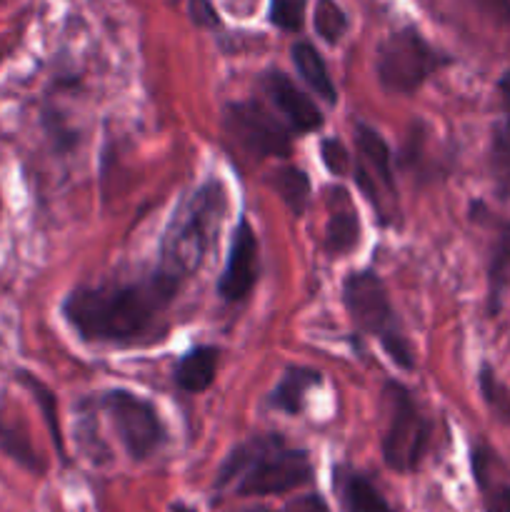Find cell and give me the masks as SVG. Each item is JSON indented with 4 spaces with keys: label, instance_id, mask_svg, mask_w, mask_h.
Returning a JSON list of instances; mask_svg holds the SVG:
<instances>
[{
    "label": "cell",
    "instance_id": "1",
    "mask_svg": "<svg viewBox=\"0 0 510 512\" xmlns=\"http://www.w3.org/2000/svg\"><path fill=\"white\" fill-rule=\"evenodd\" d=\"M180 280L155 268L153 273L118 283L80 285L63 300V318L88 343L128 345L153 333L160 315L170 308Z\"/></svg>",
    "mask_w": 510,
    "mask_h": 512
},
{
    "label": "cell",
    "instance_id": "2",
    "mask_svg": "<svg viewBox=\"0 0 510 512\" xmlns=\"http://www.w3.org/2000/svg\"><path fill=\"white\" fill-rule=\"evenodd\" d=\"M315 468L310 453L290 448L280 433L250 435L235 445L215 473V493L235 498H268L285 495L313 483Z\"/></svg>",
    "mask_w": 510,
    "mask_h": 512
},
{
    "label": "cell",
    "instance_id": "3",
    "mask_svg": "<svg viewBox=\"0 0 510 512\" xmlns=\"http://www.w3.org/2000/svg\"><path fill=\"white\" fill-rule=\"evenodd\" d=\"M223 213L225 190L218 180H208L198 190L185 195L163 233L158 268L175 275L180 283L198 273L218 240Z\"/></svg>",
    "mask_w": 510,
    "mask_h": 512
},
{
    "label": "cell",
    "instance_id": "4",
    "mask_svg": "<svg viewBox=\"0 0 510 512\" xmlns=\"http://www.w3.org/2000/svg\"><path fill=\"white\" fill-rule=\"evenodd\" d=\"M343 305L355 330L378 340L385 355L400 370L415 368L413 345L405 338L398 313L390 303L388 288L375 270L365 268L348 273V278L343 280Z\"/></svg>",
    "mask_w": 510,
    "mask_h": 512
},
{
    "label": "cell",
    "instance_id": "5",
    "mask_svg": "<svg viewBox=\"0 0 510 512\" xmlns=\"http://www.w3.org/2000/svg\"><path fill=\"white\" fill-rule=\"evenodd\" d=\"M383 410V438L380 453L385 465L400 475H410L420 468L430 445L433 425L413 400L410 390L398 380H388L380 393Z\"/></svg>",
    "mask_w": 510,
    "mask_h": 512
},
{
    "label": "cell",
    "instance_id": "6",
    "mask_svg": "<svg viewBox=\"0 0 510 512\" xmlns=\"http://www.w3.org/2000/svg\"><path fill=\"white\" fill-rule=\"evenodd\" d=\"M453 58L423 38L418 28L405 25L385 35L375 48V78L390 95H413Z\"/></svg>",
    "mask_w": 510,
    "mask_h": 512
},
{
    "label": "cell",
    "instance_id": "7",
    "mask_svg": "<svg viewBox=\"0 0 510 512\" xmlns=\"http://www.w3.org/2000/svg\"><path fill=\"white\" fill-rule=\"evenodd\" d=\"M353 178L360 193L378 215L380 225H393L400 218L398 185H395L393 153L383 135L365 123H355Z\"/></svg>",
    "mask_w": 510,
    "mask_h": 512
},
{
    "label": "cell",
    "instance_id": "8",
    "mask_svg": "<svg viewBox=\"0 0 510 512\" xmlns=\"http://www.w3.org/2000/svg\"><path fill=\"white\" fill-rule=\"evenodd\" d=\"M100 403L110 415L115 435L130 458L140 463L163 448L168 433H165L158 408L150 400L140 398L138 393H130V390L115 388L103 393Z\"/></svg>",
    "mask_w": 510,
    "mask_h": 512
},
{
    "label": "cell",
    "instance_id": "9",
    "mask_svg": "<svg viewBox=\"0 0 510 512\" xmlns=\"http://www.w3.org/2000/svg\"><path fill=\"white\" fill-rule=\"evenodd\" d=\"M223 130L238 148L253 158H288L293 148L288 125L255 100L225 105Z\"/></svg>",
    "mask_w": 510,
    "mask_h": 512
},
{
    "label": "cell",
    "instance_id": "10",
    "mask_svg": "<svg viewBox=\"0 0 510 512\" xmlns=\"http://www.w3.org/2000/svg\"><path fill=\"white\" fill-rule=\"evenodd\" d=\"M260 275V248L258 235L248 220H240L230 240L228 260L218 280V295L225 303H240L255 288Z\"/></svg>",
    "mask_w": 510,
    "mask_h": 512
},
{
    "label": "cell",
    "instance_id": "11",
    "mask_svg": "<svg viewBox=\"0 0 510 512\" xmlns=\"http://www.w3.org/2000/svg\"><path fill=\"white\" fill-rule=\"evenodd\" d=\"M260 85H263V93L268 95V100L280 113L283 123L290 128V133L308 135L323 128L325 118L318 105L283 70H265Z\"/></svg>",
    "mask_w": 510,
    "mask_h": 512
},
{
    "label": "cell",
    "instance_id": "12",
    "mask_svg": "<svg viewBox=\"0 0 510 512\" xmlns=\"http://www.w3.org/2000/svg\"><path fill=\"white\" fill-rule=\"evenodd\" d=\"M333 493L338 498L340 512H395L378 485L353 465H335Z\"/></svg>",
    "mask_w": 510,
    "mask_h": 512
},
{
    "label": "cell",
    "instance_id": "13",
    "mask_svg": "<svg viewBox=\"0 0 510 512\" xmlns=\"http://www.w3.org/2000/svg\"><path fill=\"white\" fill-rule=\"evenodd\" d=\"M335 195V208L330 210L328 225H325V240L323 248L328 258H345L353 253L363 238V228H360V218L353 208H350V198L343 188L330 190Z\"/></svg>",
    "mask_w": 510,
    "mask_h": 512
},
{
    "label": "cell",
    "instance_id": "14",
    "mask_svg": "<svg viewBox=\"0 0 510 512\" xmlns=\"http://www.w3.org/2000/svg\"><path fill=\"white\" fill-rule=\"evenodd\" d=\"M470 465H473V480L483 500V512H510V483L495 475L498 458L493 450L488 445H475L470 453Z\"/></svg>",
    "mask_w": 510,
    "mask_h": 512
},
{
    "label": "cell",
    "instance_id": "15",
    "mask_svg": "<svg viewBox=\"0 0 510 512\" xmlns=\"http://www.w3.org/2000/svg\"><path fill=\"white\" fill-rule=\"evenodd\" d=\"M220 363V350L213 345H195L175 363L173 378L183 393H205L215 383Z\"/></svg>",
    "mask_w": 510,
    "mask_h": 512
},
{
    "label": "cell",
    "instance_id": "16",
    "mask_svg": "<svg viewBox=\"0 0 510 512\" xmlns=\"http://www.w3.org/2000/svg\"><path fill=\"white\" fill-rule=\"evenodd\" d=\"M323 383V373L308 365H290L280 375L278 385L270 393V405L285 415H300L305 408V398L313 388Z\"/></svg>",
    "mask_w": 510,
    "mask_h": 512
},
{
    "label": "cell",
    "instance_id": "17",
    "mask_svg": "<svg viewBox=\"0 0 510 512\" xmlns=\"http://www.w3.org/2000/svg\"><path fill=\"white\" fill-rule=\"evenodd\" d=\"M510 288V220L498 223L493 248L488 258V313L490 318L500 313L505 293Z\"/></svg>",
    "mask_w": 510,
    "mask_h": 512
},
{
    "label": "cell",
    "instance_id": "18",
    "mask_svg": "<svg viewBox=\"0 0 510 512\" xmlns=\"http://www.w3.org/2000/svg\"><path fill=\"white\" fill-rule=\"evenodd\" d=\"M290 55H293V65L298 68L305 85H308L323 103H338V90H335L333 78H330L328 73V65H325L323 55L315 50V45L300 40V43H295L293 48H290Z\"/></svg>",
    "mask_w": 510,
    "mask_h": 512
},
{
    "label": "cell",
    "instance_id": "19",
    "mask_svg": "<svg viewBox=\"0 0 510 512\" xmlns=\"http://www.w3.org/2000/svg\"><path fill=\"white\" fill-rule=\"evenodd\" d=\"M0 453H3L5 458L13 460L15 465H20L23 470H28V473H45V463L40 460V455L35 453L28 433H25L18 423L5 418L3 410H0Z\"/></svg>",
    "mask_w": 510,
    "mask_h": 512
},
{
    "label": "cell",
    "instance_id": "20",
    "mask_svg": "<svg viewBox=\"0 0 510 512\" xmlns=\"http://www.w3.org/2000/svg\"><path fill=\"white\" fill-rule=\"evenodd\" d=\"M15 380H18V383L23 385L30 395H33L35 405L40 408L45 425H48L50 440H53L55 450H58V458L65 463V460H68V455H65L63 430H60V418H58V398H55V393L43 383V380L35 378L30 370H18V373H15Z\"/></svg>",
    "mask_w": 510,
    "mask_h": 512
},
{
    "label": "cell",
    "instance_id": "21",
    "mask_svg": "<svg viewBox=\"0 0 510 512\" xmlns=\"http://www.w3.org/2000/svg\"><path fill=\"white\" fill-rule=\"evenodd\" d=\"M270 185L275 188V193L283 198V203L288 205L290 213L295 218L305 213L310 200V178L300 168H293V165H285V168L275 170Z\"/></svg>",
    "mask_w": 510,
    "mask_h": 512
},
{
    "label": "cell",
    "instance_id": "22",
    "mask_svg": "<svg viewBox=\"0 0 510 512\" xmlns=\"http://www.w3.org/2000/svg\"><path fill=\"white\" fill-rule=\"evenodd\" d=\"M490 170L500 198L510 195V118L493 128L490 140Z\"/></svg>",
    "mask_w": 510,
    "mask_h": 512
},
{
    "label": "cell",
    "instance_id": "23",
    "mask_svg": "<svg viewBox=\"0 0 510 512\" xmlns=\"http://www.w3.org/2000/svg\"><path fill=\"white\" fill-rule=\"evenodd\" d=\"M313 28L318 38L328 45H338L343 35L348 33L350 20L338 0H315Z\"/></svg>",
    "mask_w": 510,
    "mask_h": 512
},
{
    "label": "cell",
    "instance_id": "24",
    "mask_svg": "<svg viewBox=\"0 0 510 512\" xmlns=\"http://www.w3.org/2000/svg\"><path fill=\"white\" fill-rule=\"evenodd\" d=\"M478 385H480V395H483L485 405H488L490 413L495 415L498 420H505L510 423V393L498 378H495L493 368L490 365H483L478 373Z\"/></svg>",
    "mask_w": 510,
    "mask_h": 512
},
{
    "label": "cell",
    "instance_id": "25",
    "mask_svg": "<svg viewBox=\"0 0 510 512\" xmlns=\"http://www.w3.org/2000/svg\"><path fill=\"white\" fill-rule=\"evenodd\" d=\"M305 8L308 0H270L268 18L285 33H300L305 23Z\"/></svg>",
    "mask_w": 510,
    "mask_h": 512
},
{
    "label": "cell",
    "instance_id": "26",
    "mask_svg": "<svg viewBox=\"0 0 510 512\" xmlns=\"http://www.w3.org/2000/svg\"><path fill=\"white\" fill-rule=\"evenodd\" d=\"M320 160H323L325 170L335 178H345V175L353 173V160L350 153L345 150V145L335 138H325L320 143Z\"/></svg>",
    "mask_w": 510,
    "mask_h": 512
},
{
    "label": "cell",
    "instance_id": "27",
    "mask_svg": "<svg viewBox=\"0 0 510 512\" xmlns=\"http://www.w3.org/2000/svg\"><path fill=\"white\" fill-rule=\"evenodd\" d=\"M188 15H190V20H193L195 28L215 30L223 25V20H220V13L215 10L213 0H188Z\"/></svg>",
    "mask_w": 510,
    "mask_h": 512
},
{
    "label": "cell",
    "instance_id": "28",
    "mask_svg": "<svg viewBox=\"0 0 510 512\" xmlns=\"http://www.w3.org/2000/svg\"><path fill=\"white\" fill-rule=\"evenodd\" d=\"M275 512H330V508L328 503H325L323 495L310 493V495H300V498L290 500L283 510H275Z\"/></svg>",
    "mask_w": 510,
    "mask_h": 512
},
{
    "label": "cell",
    "instance_id": "29",
    "mask_svg": "<svg viewBox=\"0 0 510 512\" xmlns=\"http://www.w3.org/2000/svg\"><path fill=\"white\" fill-rule=\"evenodd\" d=\"M498 93H500V100H503L505 110H508L510 115V70H505L503 78L498 80Z\"/></svg>",
    "mask_w": 510,
    "mask_h": 512
},
{
    "label": "cell",
    "instance_id": "30",
    "mask_svg": "<svg viewBox=\"0 0 510 512\" xmlns=\"http://www.w3.org/2000/svg\"><path fill=\"white\" fill-rule=\"evenodd\" d=\"M495 5V10L505 13V18H510V0H490Z\"/></svg>",
    "mask_w": 510,
    "mask_h": 512
},
{
    "label": "cell",
    "instance_id": "31",
    "mask_svg": "<svg viewBox=\"0 0 510 512\" xmlns=\"http://www.w3.org/2000/svg\"><path fill=\"white\" fill-rule=\"evenodd\" d=\"M240 512H273V510H268V508H248V510H240Z\"/></svg>",
    "mask_w": 510,
    "mask_h": 512
}]
</instances>
